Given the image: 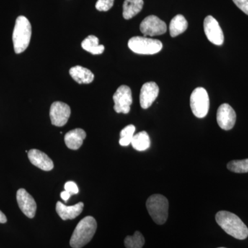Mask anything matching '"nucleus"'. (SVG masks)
<instances>
[{
    "label": "nucleus",
    "mask_w": 248,
    "mask_h": 248,
    "mask_svg": "<svg viewBox=\"0 0 248 248\" xmlns=\"http://www.w3.org/2000/svg\"><path fill=\"white\" fill-rule=\"evenodd\" d=\"M236 6L248 16V0H232Z\"/></svg>",
    "instance_id": "27"
},
{
    "label": "nucleus",
    "mask_w": 248,
    "mask_h": 248,
    "mask_svg": "<svg viewBox=\"0 0 248 248\" xmlns=\"http://www.w3.org/2000/svg\"><path fill=\"white\" fill-rule=\"evenodd\" d=\"M32 28L29 19L24 16H19L16 19L13 42L16 53H22L29 46L30 44Z\"/></svg>",
    "instance_id": "3"
},
{
    "label": "nucleus",
    "mask_w": 248,
    "mask_h": 248,
    "mask_svg": "<svg viewBox=\"0 0 248 248\" xmlns=\"http://www.w3.org/2000/svg\"><path fill=\"white\" fill-rule=\"evenodd\" d=\"M159 86L155 82H147L142 86L140 92V105L143 109H148L159 95Z\"/></svg>",
    "instance_id": "13"
},
{
    "label": "nucleus",
    "mask_w": 248,
    "mask_h": 248,
    "mask_svg": "<svg viewBox=\"0 0 248 248\" xmlns=\"http://www.w3.org/2000/svg\"><path fill=\"white\" fill-rule=\"evenodd\" d=\"M215 218L218 226L235 239L244 240L248 237V227L237 215L223 210L217 213Z\"/></svg>",
    "instance_id": "1"
},
{
    "label": "nucleus",
    "mask_w": 248,
    "mask_h": 248,
    "mask_svg": "<svg viewBox=\"0 0 248 248\" xmlns=\"http://www.w3.org/2000/svg\"><path fill=\"white\" fill-rule=\"evenodd\" d=\"M71 78L78 84H91L94 80V74L88 68L81 66L72 67L69 71Z\"/></svg>",
    "instance_id": "17"
},
{
    "label": "nucleus",
    "mask_w": 248,
    "mask_h": 248,
    "mask_svg": "<svg viewBox=\"0 0 248 248\" xmlns=\"http://www.w3.org/2000/svg\"><path fill=\"white\" fill-rule=\"evenodd\" d=\"M227 168L231 172L247 173L248 172V159L230 161L227 165Z\"/></svg>",
    "instance_id": "24"
},
{
    "label": "nucleus",
    "mask_w": 248,
    "mask_h": 248,
    "mask_svg": "<svg viewBox=\"0 0 248 248\" xmlns=\"http://www.w3.org/2000/svg\"><path fill=\"white\" fill-rule=\"evenodd\" d=\"M28 157L30 160L31 164L42 170L50 171L54 168L52 159L48 155L39 150H30L28 152Z\"/></svg>",
    "instance_id": "14"
},
{
    "label": "nucleus",
    "mask_w": 248,
    "mask_h": 248,
    "mask_svg": "<svg viewBox=\"0 0 248 248\" xmlns=\"http://www.w3.org/2000/svg\"><path fill=\"white\" fill-rule=\"evenodd\" d=\"M190 107L192 113L198 118H203L208 115L210 99L206 90L202 87L194 90L190 96Z\"/></svg>",
    "instance_id": "6"
},
{
    "label": "nucleus",
    "mask_w": 248,
    "mask_h": 248,
    "mask_svg": "<svg viewBox=\"0 0 248 248\" xmlns=\"http://www.w3.org/2000/svg\"><path fill=\"white\" fill-rule=\"evenodd\" d=\"M65 190L69 192L71 196L77 195L79 192V188L76 183L73 182H68L66 183L64 186Z\"/></svg>",
    "instance_id": "26"
},
{
    "label": "nucleus",
    "mask_w": 248,
    "mask_h": 248,
    "mask_svg": "<svg viewBox=\"0 0 248 248\" xmlns=\"http://www.w3.org/2000/svg\"><path fill=\"white\" fill-rule=\"evenodd\" d=\"M71 197V194H70L69 192H67V191L64 190L63 191V192H62L61 197L62 200L64 201V202H68V200H69L70 197Z\"/></svg>",
    "instance_id": "28"
},
{
    "label": "nucleus",
    "mask_w": 248,
    "mask_h": 248,
    "mask_svg": "<svg viewBox=\"0 0 248 248\" xmlns=\"http://www.w3.org/2000/svg\"><path fill=\"white\" fill-rule=\"evenodd\" d=\"M236 115L234 109L228 104H223L217 110V123L220 128L225 130L233 128L236 123Z\"/></svg>",
    "instance_id": "11"
},
{
    "label": "nucleus",
    "mask_w": 248,
    "mask_h": 248,
    "mask_svg": "<svg viewBox=\"0 0 248 248\" xmlns=\"http://www.w3.org/2000/svg\"><path fill=\"white\" fill-rule=\"evenodd\" d=\"M83 208H84V203L82 202H79L72 206H67L60 202H58L56 204L57 213L58 214L60 218L64 221L76 218L82 213Z\"/></svg>",
    "instance_id": "15"
},
{
    "label": "nucleus",
    "mask_w": 248,
    "mask_h": 248,
    "mask_svg": "<svg viewBox=\"0 0 248 248\" xmlns=\"http://www.w3.org/2000/svg\"><path fill=\"white\" fill-rule=\"evenodd\" d=\"M113 101L115 102L114 110L116 112L128 114L130 110V106L133 104L131 89L125 85L120 86L114 94Z\"/></svg>",
    "instance_id": "7"
},
{
    "label": "nucleus",
    "mask_w": 248,
    "mask_h": 248,
    "mask_svg": "<svg viewBox=\"0 0 248 248\" xmlns=\"http://www.w3.org/2000/svg\"><path fill=\"white\" fill-rule=\"evenodd\" d=\"M71 114V108L65 103L55 102L50 107V120L55 126L62 127L66 125Z\"/></svg>",
    "instance_id": "10"
},
{
    "label": "nucleus",
    "mask_w": 248,
    "mask_h": 248,
    "mask_svg": "<svg viewBox=\"0 0 248 248\" xmlns=\"http://www.w3.org/2000/svg\"><path fill=\"white\" fill-rule=\"evenodd\" d=\"M204 32L211 43L217 46L223 45L224 35L219 24L213 16H208L204 19Z\"/></svg>",
    "instance_id": "9"
},
{
    "label": "nucleus",
    "mask_w": 248,
    "mask_h": 248,
    "mask_svg": "<svg viewBox=\"0 0 248 248\" xmlns=\"http://www.w3.org/2000/svg\"><path fill=\"white\" fill-rule=\"evenodd\" d=\"M140 31L145 36H157L166 33L167 25L164 21L155 16L145 18L140 24Z\"/></svg>",
    "instance_id": "8"
},
{
    "label": "nucleus",
    "mask_w": 248,
    "mask_h": 248,
    "mask_svg": "<svg viewBox=\"0 0 248 248\" xmlns=\"http://www.w3.org/2000/svg\"><path fill=\"white\" fill-rule=\"evenodd\" d=\"M126 248H142L145 244V239L140 232H135L133 236H128L124 240Z\"/></svg>",
    "instance_id": "22"
},
{
    "label": "nucleus",
    "mask_w": 248,
    "mask_h": 248,
    "mask_svg": "<svg viewBox=\"0 0 248 248\" xmlns=\"http://www.w3.org/2000/svg\"><path fill=\"white\" fill-rule=\"evenodd\" d=\"M81 47L93 55H100L104 51V45H99V40L96 36L89 35L82 42Z\"/></svg>",
    "instance_id": "20"
},
{
    "label": "nucleus",
    "mask_w": 248,
    "mask_h": 248,
    "mask_svg": "<svg viewBox=\"0 0 248 248\" xmlns=\"http://www.w3.org/2000/svg\"><path fill=\"white\" fill-rule=\"evenodd\" d=\"M86 138V133L83 129L76 128L66 134L64 141L69 149L76 151L82 146L83 141Z\"/></svg>",
    "instance_id": "16"
},
{
    "label": "nucleus",
    "mask_w": 248,
    "mask_h": 248,
    "mask_svg": "<svg viewBox=\"0 0 248 248\" xmlns=\"http://www.w3.org/2000/svg\"><path fill=\"white\" fill-rule=\"evenodd\" d=\"M7 221V218L4 213L0 210V223H5Z\"/></svg>",
    "instance_id": "29"
},
{
    "label": "nucleus",
    "mask_w": 248,
    "mask_h": 248,
    "mask_svg": "<svg viewBox=\"0 0 248 248\" xmlns=\"http://www.w3.org/2000/svg\"><path fill=\"white\" fill-rule=\"evenodd\" d=\"M188 23L182 15H177L172 18L170 24V34L171 37H175L187 30Z\"/></svg>",
    "instance_id": "19"
},
{
    "label": "nucleus",
    "mask_w": 248,
    "mask_h": 248,
    "mask_svg": "<svg viewBox=\"0 0 248 248\" xmlns=\"http://www.w3.org/2000/svg\"><path fill=\"white\" fill-rule=\"evenodd\" d=\"M16 197L18 205L22 213L28 218H34L37 210V203L33 197L24 188H20L17 190Z\"/></svg>",
    "instance_id": "12"
},
{
    "label": "nucleus",
    "mask_w": 248,
    "mask_h": 248,
    "mask_svg": "<svg viewBox=\"0 0 248 248\" xmlns=\"http://www.w3.org/2000/svg\"><path fill=\"white\" fill-rule=\"evenodd\" d=\"M135 132V126L128 125L125 126L120 133V144L122 146H127L131 143L134 133Z\"/></svg>",
    "instance_id": "23"
},
{
    "label": "nucleus",
    "mask_w": 248,
    "mask_h": 248,
    "mask_svg": "<svg viewBox=\"0 0 248 248\" xmlns=\"http://www.w3.org/2000/svg\"><path fill=\"white\" fill-rule=\"evenodd\" d=\"M146 208L155 223L163 225L169 217V203L164 196L156 194L151 196L146 202Z\"/></svg>",
    "instance_id": "4"
},
{
    "label": "nucleus",
    "mask_w": 248,
    "mask_h": 248,
    "mask_svg": "<svg viewBox=\"0 0 248 248\" xmlns=\"http://www.w3.org/2000/svg\"><path fill=\"white\" fill-rule=\"evenodd\" d=\"M128 47L134 53L140 55H154L161 51L163 45L159 40L146 37H133L128 41Z\"/></svg>",
    "instance_id": "5"
},
{
    "label": "nucleus",
    "mask_w": 248,
    "mask_h": 248,
    "mask_svg": "<svg viewBox=\"0 0 248 248\" xmlns=\"http://www.w3.org/2000/svg\"><path fill=\"white\" fill-rule=\"evenodd\" d=\"M143 0H125L123 4V17L130 19L141 12L143 6Z\"/></svg>",
    "instance_id": "18"
},
{
    "label": "nucleus",
    "mask_w": 248,
    "mask_h": 248,
    "mask_svg": "<svg viewBox=\"0 0 248 248\" xmlns=\"http://www.w3.org/2000/svg\"><path fill=\"white\" fill-rule=\"evenodd\" d=\"M134 149L138 151H144L151 147V140L146 131L140 132L134 135L131 141Z\"/></svg>",
    "instance_id": "21"
},
{
    "label": "nucleus",
    "mask_w": 248,
    "mask_h": 248,
    "mask_svg": "<svg viewBox=\"0 0 248 248\" xmlns=\"http://www.w3.org/2000/svg\"></svg>",
    "instance_id": "30"
},
{
    "label": "nucleus",
    "mask_w": 248,
    "mask_h": 248,
    "mask_svg": "<svg viewBox=\"0 0 248 248\" xmlns=\"http://www.w3.org/2000/svg\"><path fill=\"white\" fill-rule=\"evenodd\" d=\"M115 0H97L96 9L99 11H108L113 6Z\"/></svg>",
    "instance_id": "25"
},
{
    "label": "nucleus",
    "mask_w": 248,
    "mask_h": 248,
    "mask_svg": "<svg viewBox=\"0 0 248 248\" xmlns=\"http://www.w3.org/2000/svg\"><path fill=\"white\" fill-rule=\"evenodd\" d=\"M97 228V221L94 217H84L77 225L76 229L72 234L70 240L71 247L81 248L89 244L95 234Z\"/></svg>",
    "instance_id": "2"
}]
</instances>
